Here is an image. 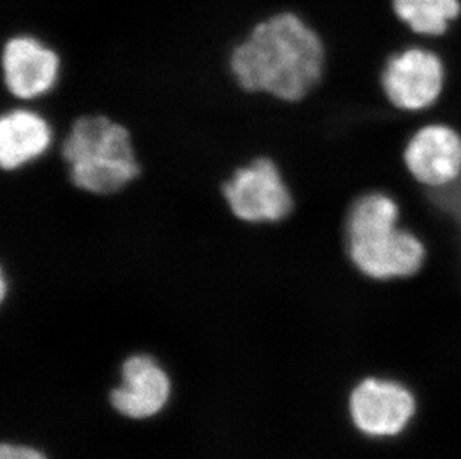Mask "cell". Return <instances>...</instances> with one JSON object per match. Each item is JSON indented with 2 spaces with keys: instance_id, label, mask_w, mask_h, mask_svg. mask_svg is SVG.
Segmentation results:
<instances>
[{
  "instance_id": "6da1fadb",
  "label": "cell",
  "mask_w": 461,
  "mask_h": 459,
  "mask_svg": "<svg viewBox=\"0 0 461 459\" xmlns=\"http://www.w3.org/2000/svg\"><path fill=\"white\" fill-rule=\"evenodd\" d=\"M321 40L302 18L281 13L258 22L231 50L229 69L244 92L299 102L320 83Z\"/></svg>"
},
{
  "instance_id": "52a82bcc",
  "label": "cell",
  "mask_w": 461,
  "mask_h": 459,
  "mask_svg": "<svg viewBox=\"0 0 461 459\" xmlns=\"http://www.w3.org/2000/svg\"><path fill=\"white\" fill-rule=\"evenodd\" d=\"M172 392L169 374L149 354H136L122 365V385L109 392V403L127 419L154 418L167 406Z\"/></svg>"
},
{
  "instance_id": "ba28073f",
  "label": "cell",
  "mask_w": 461,
  "mask_h": 459,
  "mask_svg": "<svg viewBox=\"0 0 461 459\" xmlns=\"http://www.w3.org/2000/svg\"><path fill=\"white\" fill-rule=\"evenodd\" d=\"M383 81L384 90L393 104L417 111L430 106L438 99L444 83V69L435 54L413 48L388 61Z\"/></svg>"
},
{
  "instance_id": "8fae6325",
  "label": "cell",
  "mask_w": 461,
  "mask_h": 459,
  "mask_svg": "<svg viewBox=\"0 0 461 459\" xmlns=\"http://www.w3.org/2000/svg\"><path fill=\"white\" fill-rule=\"evenodd\" d=\"M399 17L417 33L442 35L460 14L458 0H394Z\"/></svg>"
},
{
  "instance_id": "8992f818",
  "label": "cell",
  "mask_w": 461,
  "mask_h": 459,
  "mask_svg": "<svg viewBox=\"0 0 461 459\" xmlns=\"http://www.w3.org/2000/svg\"><path fill=\"white\" fill-rule=\"evenodd\" d=\"M5 86L20 100L49 94L60 76V57L35 36H14L2 56Z\"/></svg>"
},
{
  "instance_id": "7a4b0ae2",
  "label": "cell",
  "mask_w": 461,
  "mask_h": 459,
  "mask_svg": "<svg viewBox=\"0 0 461 459\" xmlns=\"http://www.w3.org/2000/svg\"><path fill=\"white\" fill-rule=\"evenodd\" d=\"M61 157L72 184L92 194L120 193L140 175L131 131L104 115L78 118L61 143Z\"/></svg>"
},
{
  "instance_id": "7c38bea8",
  "label": "cell",
  "mask_w": 461,
  "mask_h": 459,
  "mask_svg": "<svg viewBox=\"0 0 461 459\" xmlns=\"http://www.w3.org/2000/svg\"><path fill=\"white\" fill-rule=\"evenodd\" d=\"M0 459H49L44 452L27 445L4 443L0 447Z\"/></svg>"
},
{
  "instance_id": "9c48e42d",
  "label": "cell",
  "mask_w": 461,
  "mask_h": 459,
  "mask_svg": "<svg viewBox=\"0 0 461 459\" xmlns=\"http://www.w3.org/2000/svg\"><path fill=\"white\" fill-rule=\"evenodd\" d=\"M413 176L426 185H449L461 175V139L448 127L430 126L413 136L405 154Z\"/></svg>"
},
{
  "instance_id": "30bf717a",
  "label": "cell",
  "mask_w": 461,
  "mask_h": 459,
  "mask_svg": "<svg viewBox=\"0 0 461 459\" xmlns=\"http://www.w3.org/2000/svg\"><path fill=\"white\" fill-rule=\"evenodd\" d=\"M51 126L47 118L32 109L18 108L0 120V165L5 170L22 169L49 151Z\"/></svg>"
},
{
  "instance_id": "277c9868",
  "label": "cell",
  "mask_w": 461,
  "mask_h": 459,
  "mask_svg": "<svg viewBox=\"0 0 461 459\" xmlns=\"http://www.w3.org/2000/svg\"><path fill=\"white\" fill-rule=\"evenodd\" d=\"M231 215L247 224H276L293 212L294 200L272 158L258 157L236 169L221 185Z\"/></svg>"
},
{
  "instance_id": "5b68a950",
  "label": "cell",
  "mask_w": 461,
  "mask_h": 459,
  "mask_svg": "<svg viewBox=\"0 0 461 459\" xmlns=\"http://www.w3.org/2000/svg\"><path fill=\"white\" fill-rule=\"evenodd\" d=\"M349 413L361 433L370 437L396 436L410 424L415 400L396 382L367 379L353 391Z\"/></svg>"
},
{
  "instance_id": "4fadbf2b",
  "label": "cell",
  "mask_w": 461,
  "mask_h": 459,
  "mask_svg": "<svg viewBox=\"0 0 461 459\" xmlns=\"http://www.w3.org/2000/svg\"><path fill=\"white\" fill-rule=\"evenodd\" d=\"M442 188H444V194L439 191V194L436 195V202L461 221V183L458 185H454V183L449 184Z\"/></svg>"
},
{
  "instance_id": "3957f363",
  "label": "cell",
  "mask_w": 461,
  "mask_h": 459,
  "mask_svg": "<svg viewBox=\"0 0 461 459\" xmlns=\"http://www.w3.org/2000/svg\"><path fill=\"white\" fill-rule=\"evenodd\" d=\"M397 204L384 194L365 195L349 211V256L367 276L405 277L421 267L424 248L415 236L397 227Z\"/></svg>"
}]
</instances>
